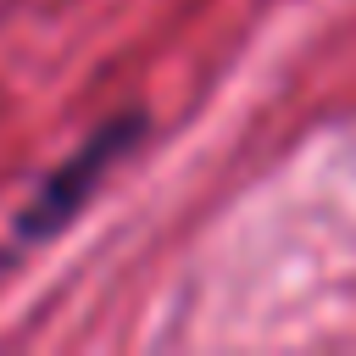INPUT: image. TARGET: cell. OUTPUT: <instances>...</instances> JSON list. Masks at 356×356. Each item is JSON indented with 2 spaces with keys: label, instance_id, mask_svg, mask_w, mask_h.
<instances>
[{
  "label": "cell",
  "instance_id": "cell-1",
  "mask_svg": "<svg viewBox=\"0 0 356 356\" xmlns=\"http://www.w3.org/2000/svg\"><path fill=\"white\" fill-rule=\"evenodd\" d=\"M134 139H139V111H122V117H111L106 128H95V134L28 195V206L11 217V250H28V245L56 239V234L78 217V206L100 189V178L111 172V161H117Z\"/></svg>",
  "mask_w": 356,
  "mask_h": 356
}]
</instances>
